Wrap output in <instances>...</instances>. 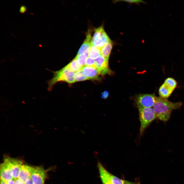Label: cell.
Listing matches in <instances>:
<instances>
[{"mask_svg": "<svg viewBox=\"0 0 184 184\" xmlns=\"http://www.w3.org/2000/svg\"><path fill=\"white\" fill-rule=\"evenodd\" d=\"M66 66L73 72H76L81 70L82 67L78 63L75 58Z\"/></svg>", "mask_w": 184, "mask_h": 184, "instance_id": "obj_16", "label": "cell"}, {"mask_svg": "<svg viewBox=\"0 0 184 184\" xmlns=\"http://www.w3.org/2000/svg\"><path fill=\"white\" fill-rule=\"evenodd\" d=\"M109 95V92L107 91H105L102 93L101 97L103 98L106 99L108 97Z\"/></svg>", "mask_w": 184, "mask_h": 184, "instance_id": "obj_22", "label": "cell"}, {"mask_svg": "<svg viewBox=\"0 0 184 184\" xmlns=\"http://www.w3.org/2000/svg\"><path fill=\"white\" fill-rule=\"evenodd\" d=\"M1 184H6V182L1 179Z\"/></svg>", "mask_w": 184, "mask_h": 184, "instance_id": "obj_27", "label": "cell"}, {"mask_svg": "<svg viewBox=\"0 0 184 184\" xmlns=\"http://www.w3.org/2000/svg\"><path fill=\"white\" fill-rule=\"evenodd\" d=\"M85 66L95 67V60L89 57H87L86 59Z\"/></svg>", "mask_w": 184, "mask_h": 184, "instance_id": "obj_20", "label": "cell"}, {"mask_svg": "<svg viewBox=\"0 0 184 184\" xmlns=\"http://www.w3.org/2000/svg\"><path fill=\"white\" fill-rule=\"evenodd\" d=\"M137 106L139 113L140 123V133L141 136L145 129L156 118V117L153 109L151 108Z\"/></svg>", "mask_w": 184, "mask_h": 184, "instance_id": "obj_3", "label": "cell"}, {"mask_svg": "<svg viewBox=\"0 0 184 184\" xmlns=\"http://www.w3.org/2000/svg\"><path fill=\"white\" fill-rule=\"evenodd\" d=\"M75 82H78L88 80L87 78L83 74L81 70L75 73Z\"/></svg>", "mask_w": 184, "mask_h": 184, "instance_id": "obj_19", "label": "cell"}, {"mask_svg": "<svg viewBox=\"0 0 184 184\" xmlns=\"http://www.w3.org/2000/svg\"><path fill=\"white\" fill-rule=\"evenodd\" d=\"M46 177V171L43 168L31 166L30 177L33 184H44Z\"/></svg>", "mask_w": 184, "mask_h": 184, "instance_id": "obj_5", "label": "cell"}, {"mask_svg": "<svg viewBox=\"0 0 184 184\" xmlns=\"http://www.w3.org/2000/svg\"><path fill=\"white\" fill-rule=\"evenodd\" d=\"M24 183V184H33L31 177L28 179Z\"/></svg>", "mask_w": 184, "mask_h": 184, "instance_id": "obj_24", "label": "cell"}, {"mask_svg": "<svg viewBox=\"0 0 184 184\" xmlns=\"http://www.w3.org/2000/svg\"><path fill=\"white\" fill-rule=\"evenodd\" d=\"M111 40L101 26L94 29V33L91 42L93 45L101 49L106 43Z\"/></svg>", "mask_w": 184, "mask_h": 184, "instance_id": "obj_4", "label": "cell"}, {"mask_svg": "<svg viewBox=\"0 0 184 184\" xmlns=\"http://www.w3.org/2000/svg\"><path fill=\"white\" fill-rule=\"evenodd\" d=\"M119 1H124L125 2L130 3H134L135 4H139L140 3H143V1L141 0H122V1H114V2H117Z\"/></svg>", "mask_w": 184, "mask_h": 184, "instance_id": "obj_21", "label": "cell"}, {"mask_svg": "<svg viewBox=\"0 0 184 184\" xmlns=\"http://www.w3.org/2000/svg\"><path fill=\"white\" fill-rule=\"evenodd\" d=\"M101 49L94 46L91 45L89 49V56L94 59L100 55Z\"/></svg>", "mask_w": 184, "mask_h": 184, "instance_id": "obj_15", "label": "cell"}, {"mask_svg": "<svg viewBox=\"0 0 184 184\" xmlns=\"http://www.w3.org/2000/svg\"><path fill=\"white\" fill-rule=\"evenodd\" d=\"M15 184H24V183L18 178L15 179Z\"/></svg>", "mask_w": 184, "mask_h": 184, "instance_id": "obj_26", "label": "cell"}, {"mask_svg": "<svg viewBox=\"0 0 184 184\" xmlns=\"http://www.w3.org/2000/svg\"><path fill=\"white\" fill-rule=\"evenodd\" d=\"M175 89L167 84L164 82L159 89V97L167 99L170 96Z\"/></svg>", "mask_w": 184, "mask_h": 184, "instance_id": "obj_11", "label": "cell"}, {"mask_svg": "<svg viewBox=\"0 0 184 184\" xmlns=\"http://www.w3.org/2000/svg\"><path fill=\"white\" fill-rule=\"evenodd\" d=\"M27 9L25 5H22L20 7L19 12L21 13H24L26 11Z\"/></svg>", "mask_w": 184, "mask_h": 184, "instance_id": "obj_23", "label": "cell"}, {"mask_svg": "<svg viewBox=\"0 0 184 184\" xmlns=\"http://www.w3.org/2000/svg\"><path fill=\"white\" fill-rule=\"evenodd\" d=\"M156 97L153 94L140 95L136 98L137 105L144 107L151 108L155 103Z\"/></svg>", "mask_w": 184, "mask_h": 184, "instance_id": "obj_7", "label": "cell"}, {"mask_svg": "<svg viewBox=\"0 0 184 184\" xmlns=\"http://www.w3.org/2000/svg\"><path fill=\"white\" fill-rule=\"evenodd\" d=\"M109 174V178L112 184H125V181L118 178L110 173Z\"/></svg>", "mask_w": 184, "mask_h": 184, "instance_id": "obj_17", "label": "cell"}, {"mask_svg": "<svg viewBox=\"0 0 184 184\" xmlns=\"http://www.w3.org/2000/svg\"><path fill=\"white\" fill-rule=\"evenodd\" d=\"M87 57L84 53L76 55L75 57L79 64L82 67L85 66L86 58Z\"/></svg>", "mask_w": 184, "mask_h": 184, "instance_id": "obj_18", "label": "cell"}, {"mask_svg": "<svg viewBox=\"0 0 184 184\" xmlns=\"http://www.w3.org/2000/svg\"><path fill=\"white\" fill-rule=\"evenodd\" d=\"M95 61V67L99 71L101 75L110 74L111 71L108 67V60L100 55Z\"/></svg>", "mask_w": 184, "mask_h": 184, "instance_id": "obj_8", "label": "cell"}, {"mask_svg": "<svg viewBox=\"0 0 184 184\" xmlns=\"http://www.w3.org/2000/svg\"><path fill=\"white\" fill-rule=\"evenodd\" d=\"M31 166L26 165H22L20 168L18 178L24 183L30 177Z\"/></svg>", "mask_w": 184, "mask_h": 184, "instance_id": "obj_12", "label": "cell"}, {"mask_svg": "<svg viewBox=\"0 0 184 184\" xmlns=\"http://www.w3.org/2000/svg\"><path fill=\"white\" fill-rule=\"evenodd\" d=\"M125 184H135L133 183H132L130 182H128L127 181H125Z\"/></svg>", "mask_w": 184, "mask_h": 184, "instance_id": "obj_28", "label": "cell"}, {"mask_svg": "<svg viewBox=\"0 0 184 184\" xmlns=\"http://www.w3.org/2000/svg\"><path fill=\"white\" fill-rule=\"evenodd\" d=\"M81 70L88 80H99L100 74L95 67L85 66L82 67Z\"/></svg>", "mask_w": 184, "mask_h": 184, "instance_id": "obj_9", "label": "cell"}, {"mask_svg": "<svg viewBox=\"0 0 184 184\" xmlns=\"http://www.w3.org/2000/svg\"><path fill=\"white\" fill-rule=\"evenodd\" d=\"M6 182V184H15V179L13 178Z\"/></svg>", "mask_w": 184, "mask_h": 184, "instance_id": "obj_25", "label": "cell"}, {"mask_svg": "<svg viewBox=\"0 0 184 184\" xmlns=\"http://www.w3.org/2000/svg\"><path fill=\"white\" fill-rule=\"evenodd\" d=\"M4 161L10 166L12 171L13 178L14 179L18 178L21 167L23 164L22 161L5 156L4 157Z\"/></svg>", "mask_w": 184, "mask_h": 184, "instance_id": "obj_6", "label": "cell"}, {"mask_svg": "<svg viewBox=\"0 0 184 184\" xmlns=\"http://www.w3.org/2000/svg\"><path fill=\"white\" fill-rule=\"evenodd\" d=\"M182 105L181 102H173L167 99L156 96L153 109L156 118L165 122L169 119L172 111L179 109Z\"/></svg>", "mask_w": 184, "mask_h": 184, "instance_id": "obj_1", "label": "cell"}, {"mask_svg": "<svg viewBox=\"0 0 184 184\" xmlns=\"http://www.w3.org/2000/svg\"><path fill=\"white\" fill-rule=\"evenodd\" d=\"M53 72V77L47 82L48 90L49 91H51L53 86L59 82H64L69 84H72L75 82V73L66 66L61 69Z\"/></svg>", "mask_w": 184, "mask_h": 184, "instance_id": "obj_2", "label": "cell"}, {"mask_svg": "<svg viewBox=\"0 0 184 184\" xmlns=\"http://www.w3.org/2000/svg\"><path fill=\"white\" fill-rule=\"evenodd\" d=\"M113 45V43L111 40L105 44L101 49V55L108 60Z\"/></svg>", "mask_w": 184, "mask_h": 184, "instance_id": "obj_14", "label": "cell"}, {"mask_svg": "<svg viewBox=\"0 0 184 184\" xmlns=\"http://www.w3.org/2000/svg\"><path fill=\"white\" fill-rule=\"evenodd\" d=\"M90 31V30H88L87 32L86 39L79 50L77 55L83 54L87 50L89 49L91 45L92 38Z\"/></svg>", "mask_w": 184, "mask_h": 184, "instance_id": "obj_13", "label": "cell"}, {"mask_svg": "<svg viewBox=\"0 0 184 184\" xmlns=\"http://www.w3.org/2000/svg\"><path fill=\"white\" fill-rule=\"evenodd\" d=\"M1 179L5 182L13 178L12 172L9 165L6 163L4 162L0 166Z\"/></svg>", "mask_w": 184, "mask_h": 184, "instance_id": "obj_10", "label": "cell"}]
</instances>
